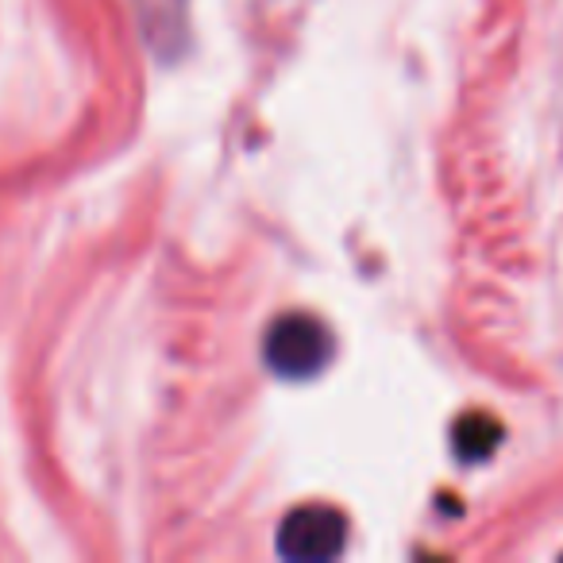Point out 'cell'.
Segmentation results:
<instances>
[{"mask_svg": "<svg viewBox=\"0 0 563 563\" xmlns=\"http://www.w3.org/2000/svg\"><path fill=\"white\" fill-rule=\"evenodd\" d=\"M329 360H332V332L317 317L309 313L282 317L266 332V363L282 378L306 383L317 371L329 367Z\"/></svg>", "mask_w": 563, "mask_h": 563, "instance_id": "6da1fadb", "label": "cell"}, {"mask_svg": "<svg viewBox=\"0 0 563 563\" xmlns=\"http://www.w3.org/2000/svg\"><path fill=\"white\" fill-rule=\"evenodd\" d=\"M347 521L332 506L294 509L278 529V552L286 560H332L344 552Z\"/></svg>", "mask_w": 563, "mask_h": 563, "instance_id": "7a4b0ae2", "label": "cell"}, {"mask_svg": "<svg viewBox=\"0 0 563 563\" xmlns=\"http://www.w3.org/2000/svg\"><path fill=\"white\" fill-rule=\"evenodd\" d=\"M498 437H501V424L494 421V417L471 413L455 424V452H460L463 460H483V455L494 452Z\"/></svg>", "mask_w": 563, "mask_h": 563, "instance_id": "3957f363", "label": "cell"}]
</instances>
